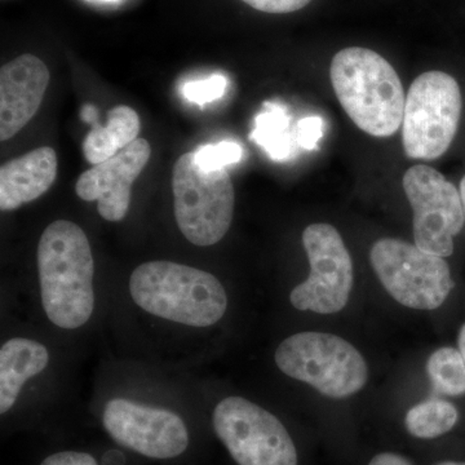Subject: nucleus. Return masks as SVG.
<instances>
[{"mask_svg":"<svg viewBox=\"0 0 465 465\" xmlns=\"http://www.w3.org/2000/svg\"><path fill=\"white\" fill-rule=\"evenodd\" d=\"M369 465H414L409 459L396 452H381L371 459Z\"/></svg>","mask_w":465,"mask_h":465,"instance_id":"nucleus-25","label":"nucleus"},{"mask_svg":"<svg viewBox=\"0 0 465 465\" xmlns=\"http://www.w3.org/2000/svg\"><path fill=\"white\" fill-rule=\"evenodd\" d=\"M323 134V119L313 115L300 119L295 128L296 143L300 148L316 150Z\"/></svg>","mask_w":465,"mask_h":465,"instance_id":"nucleus-22","label":"nucleus"},{"mask_svg":"<svg viewBox=\"0 0 465 465\" xmlns=\"http://www.w3.org/2000/svg\"><path fill=\"white\" fill-rule=\"evenodd\" d=\"M50 362V353L41 342L15 338L0 349V414L14 407L24 384L41 374Z\"/></svg>","mask_w":465,"mask_h":465,"instance_id":"nucleus-15","label":"nucleus"},{"mask_svg":"<svg viewBox=\"0 0 465 465\" xmlns=\"http://www.w3.org/2000/svg\"><path fill=\"white\" fill-rule=\"evenodd\" d=\"M216 436L238 465H298V451L280 419L242 397L213 410Z\"/></svg>","mask_w":465,"mask_h":465,"instance_id":"nucleus-8","label":"nucleus"},{"mask_svg":"<svg viewBox=\"0 0 465 465\" xmlns=\"http://www.w3.org/2000/svg\"><path fill=\"white\" fill-rule=\"evenodd\" d=\"M253 9L265 14H291L307 7L312 0H243Z\"/></svg>","mask_w":465,"mask_h":465,"instance_id":"nucleus-23","label":"nucleus"},{"mask_svg":"<svg viewBox=\"0 0 465 465\" xmlns=\"http://www.w3.org/2000/svg\"><path fill=\"white\" fill-rule=\"evenodd\" d=\"M330 78L342 109L363 133L390 137L400 130L405 91L394 67L381 54L345 48L333 56Z\"/></svg>","mask_w":465,"mask_h":465,"instance_id":"nucleus-2","label":"nucleus"},{"mask_svg":"<svg viewBox=\"0 0 465 465\" xmlns=\"http://www.w3.org/2000/svg\"><path fill=\"white\" fill-rule=\"evenodd\" d=\"M101 2H118V0H101Z\"/></svg>","mask_w":465,"mask_h":465,"instance_id":"nucleus-30","label":"nucleus"},{"mask_svg":"<svg viewBox=\"0 0 465 465\" xmlns=\"http://www.w3.org/2000/svg\"><path fill=\"white\" fill-rule=\"evenodd\" d=\"M103 424L116 443L146 458H177L189 446L188 428L170 410L114 399L104 409Z\"/></svg>","mask_w":465,"mask_h":465,"instance_id":"nucleus-11","label":"nucleus"},{"mask_svg":"<svg viewBox=\"0 0 465 465\" xmlns=\"http://www.w3.org/2000/svg\"><path fill=\"white\" fill-rule=\"evenodd\" d=\"M402 185L414 211L416 246L440 258L451 256L454 237L463 229L465 219L460 192L442 173L424 164L407 170Z\"/></svg>","mask_w":465,"mask_h":465,"instance_id":"nucleus-9","label":"nucleus"},{"mask_svg":"<svg viewBox=\"0 0 465 465\" xmlns=\"http://www.w3.org/2000/svg\"><path fill=\"white\" fill-rule=\"evenodd\" d=\"M81 118L82 121H84L85 124H91L94 125L97 124V110L91 104H85L84 108L81 109Z\"/></svg>","mask_w":465,"mask_h":465,"instance_id":"nucleus-26","label":"nucleus"},{"mask_svg":"<svg viewBox=\"0 0 465 465\" xmlns=\"http://www.w3.org/2000/svg\"><path fill=\"white\" fill-rule=\"evenodd\" d=\"M311 274L291 292V304L299 311L320 314L341 312L353 287V264L339 232L329 224H313L302 232Z\"/></svg>","mask_w":465,"mask_h":465,"instance_id":"nucleus-10","label":"nucleus"},{"mask_svg":"<svg viewBox=\"0 0 465 465\" xmlns=\"http://www.w3.org/2000/svg\"><path fill=\"white\" fill-rule=\"evenodd\" d=\"M274 360L283 374L307 382L330 399L353 396L365 387L369 378L362 354L332 333H295L281 342Z\"/></svg>","mask_w":465,"mask_h":465,"instance_id":"nucleus-4","label":"nucleus"},{"mask_svg":"<svg viewBox=\"0 0 465 465\" xmlns=\"http://www.w3.org/2000/svg\"><path fill=\"white\" fill-rule=\"evenodd\" d=\"M174 217L183 237L207 247L223 240L234 213V188L225 170L203 171L194 152L177 159L173 171Z\"/></svg>","mask_w":465,"mask_h":465,"instance_id":"nucleus-5","label":"nucleus"},{"mask_svg":"<svg viewBox=\"0 0 465 465\" xmlns=\"http://www.w3.org/2000/svg\"><path fill=\"white\" fill-rule=\"evenodd\" d=\"M436 465H465L463 461H440V463Z\"/></svg>","mask_w":465,"mask_h":465,"instance_id":"nucleus-29","label":"nucleus"},{"mask_svg":"<svg viewBox=\"0 0 465 465\" xmlns=\"http://www.w3.org/2000/svg\"><path fill=\"white\" fill-rule=\"evenodd\" d=\"M457 407L445 400L430 399L409 410L405 425L407 432L416 439L432 440L450 432L457 424Z\"/></svg>","mask_w":465,"mask_h":465,"instance_id":"nucleus-18","label":"nucleus"},{"mask_svg":"<svg viewBox=\"0 0 465 465\" xmlns=\"http://www.w3.org/2000/svg\"><path fill=\"white\" fill-rule=\"evenodd\" d=\"M36 260L51 322L65 330L87 323L94 309V262L84 229L67 220L52 223L43 232Z\"/></svg>","mask_w":465,"mask_h":465,"instance_id":"nucleus-1","label":"nucleus"},{"mask_svg":"<svg viewBox=\"0 0 465 465\" xmlns=\"http://www.w3.org/2000/svg\"><path fill=\"white\" fill-rule=\"evenodd\" d=\"M152 148L145 139H137L103 163L81 174L75 192L81 200L99 202L97 211L108 222H121L131 204V189L148 164Z\"/></svg>","mask_w":465,"mask_h":465,"instance_id":"nucleus-12","label":"nucleus"},{"mask_svg":"<svg viewBox=\"0 0 465 465\" xmlns=\"http://www.w3.org/2000/svg\"><path fill=\"white\" fill-rule=\"evenodd\" d=\"M427 372L436 394L457 397L465 393V362L457 349L434 351L428 360Z\"/></svg>","mask_w":465,"mask_h":465,"instance_id":"nucleus-19","label":"nucleus"},{"mask_svg":"<svg viewBox=\"0 0 465 465\" xmlns=\"http://www.w3.org/2000/svg\"><path fill=\"white\" fill-rule=\"evenodd\" d=\"M130 292L153 316L192 327L213 326L228 308L224 286L215 275L164 260L137 266Z\"/></svg>","mask_w":465,"mask_h":465,"instance_id":"nucleus-3","label":"nucleus"},{"mask_svg":"<svg viewBox=\"0 0 465 465\" xmlns=\"http://www.w3.org/2000/svg\"><path fill=\"white\" fill-rule=\"evenodd\" d=\"M460 197H461V201H463V207H464V213H465V174H464V177L463 179H461V183H460Z\"/></svg>","mask_w":465,"mask_h":465,"instance_id":"nucleus-28","label":"nucleus"},{"mask_svg":"<svg viewBox=\"0 0 465 465\" xmlns=\"http://www.w3.org/2000/svg\"><path fill=\"white\" fill-rule=\"evenodd\" d=\"M50 70L41 58L21 54L0 70V139L20 133L41 106Z\"/></svg>","mask_w":465,"mask_h":465,"instance_id":"nucleus-13","label":"nucleus"},{"mask_svg":"<svg viewBox=\"0 0 465 465\" xmlns=\"http://www.w3.org/2000/svg\"><path fill=\"white\" fill-rule=\"evenodd\" d=\"M463 100L458 82L443 72L419 75L406 96L402 121L407 157L433 161L454 142Z\"/></svg>","mask_w":465,"mask_h":465,"instance_id":"nucleus-6","label":"nucleus"},{"mask_svg":"<svg viewBox=\"0 0 465 465\" xmlns=\"http://www.w3.org/2000/svg\"><path fill=\"white\" fill-rule=\"evenodd\" d=\"M142 124L137 113L127 105H118L110 110L108 124L92 125L84 143V157L91 164L103 163L114 157L125 146L137 140Z\"/></svg>","mask_w":465,"mask_h":465,"instance_id":"nucleus-16","label":"nucleus"},{"mask_svg":"<svg viewBox=\"0 0 465 465\" xmlns=\"http://www.w3.org/2000/svg\"><path fill=\"white\" fill-rule=\"evenodd\" d=\"M250 139L264 150L273 161L283 162L295 153V134L291 133V116L280 103L264 104V109L255 118Z\"/></svg>","mask_w":465,"mask_h":465,"instance_id":"nucleus-17","label":"nucleus"},{"mask_svg":"<svg viewBox=\"0 0 465 465\" xmlns=\"http://www.w3.org/2000/svg\"><path fill=\"white\" fill-rule=\"evenodd\" d=\"M57 154L50 146L26 153L0 167V208L14 211L38 200L56 182Z\"/></svg>","mask_w":465,"mask_h":465,"instance_id":"nucleus-14","label":"nucleus"},{"mask_svg":"<svg viewBox=\"0 0 465 465\" xmlns=\"http://www.w3.org/2000/svg\"><path fill=\"white\" fill-rule=\"evenodd\" d=\"M195 163L203 171L225 170L243 158V149L234 142L207 143L194 152Z\"/></svg>","mask_w":465,"mask_h":465,"instance_id":"nucleus-20","label":"nucleus"},{"mask_svg":"<svg viewBox=\"0 0 465 465\" xmlns=\"http://www.w3.org/2000/svg\"><path fill=\"white\" fill-rule=\"evenodd\" d=\"M41 465H99L87 452L60 451L45 459Z\"/></svg>","mask_w":465,"mask_h":465,"instance_id":"nucleus-24","label":"nucleus"},{"mask_svg":"<svg viewBox=\"0 0 465 465\" xmlns=\"http://www.w3.org/2000/svg\"><path fill=\"white\" fill-rule=\"evenodd\" d=\"M459 351H460L461 356H463L465 362V324L461 327L460 332H459Z\"/></svg>","mask_w":465,"mask_h":465,"instance_id":"nucleus-27","label":"nucleus"},{"mask_svg":"<svg viewBox=\"0 0 465 465\" xmlns=\"http://www.w3.org/2000/svg\"><path fill=\"white\" fill-rule=\"evenodd\" d=\"M228 79L223 74H213L200 81L186 82L183 84L182 94L186 100L197 105L204 106L206 104L222 99L225 94Z\"/></svg>","mask_w":465,"mask_h":465,"instance_id":"nucleus-21","label":"nucleus"},{"mask_svg":"<svg viewBox=\"0 0 465 465\" xmlns=\"http://www.w3.org/2000/svg\"><path fill=\"white\" fill-rule=\"evenodd\" d=\"M370 262L391 298L407 308H439L454 287L450 266L443 258L405 241L384 238L376 242Z\"/></svg>","mask_w":465,"mask_h":465,"instance_id":"nucleus-7","label":"nucleus"}]
</instances>
